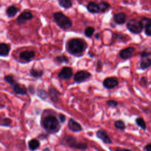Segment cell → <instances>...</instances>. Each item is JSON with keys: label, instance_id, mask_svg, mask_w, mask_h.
Wrapping results in <instances>:
<instances>
[{"label": "cell", "instance_id": "ba28073f", "mask_svg": "<svg viewBox=\"0 0 151 151\" xmlns=\"http://www.w3.org/2000/svg\"><path fill=\"white\" fill-rule=\"evenodd\" d=\"M119 84V81L116 78L111 77L106 78L103 82V86L106 89H114Z\"/></svg>", "mask_w": 151, "mask_h": 151}, {"label": "cell", "instance_id": "5b68a950", "mask_svg": "<svg viewBox=\"0 0 151 151\" xmlns=\"http://www.w3.org/2000/svg\"><path fill=\"white\" fill-rule=\"evenodd\" d=\"M127 28L131 33L135 34H137L142 31L144 27L141 20L139 21L137 19L133 18L129 20L128 21L127 24Z\"/></svg>", "mask_w": 151, "mask_h": 151}, {"label": "cell", "instance_id": "2e32d148", "mask_svg": "<svg viewBox=\"0 0 151 151\" xmlns=\"http://www.w3.org/2000/svg\"><path fill=\"white\" fill-rule=\"evenodd\" d=\"M86 8L87 10L92 14H99L100 12H101L99 4L94 1H90L88 3Z\"/></svg>", "mask_w": 151, "mask_h": 151}, {"label": "cell", "instance_id": "cb8c5ba5", "mask_svg": "<svg viewBox=\"0 0 151 151\" xmlns=\"http://www.w3.org/2000/svg\"><path fill=\"white\" fill-rule=\"evenodd\" d=\"M99 4L102 13H105L110 8V4L106 1H101Z\"/></svg>", "mask_w": 151, "mask_h": 151}, {"label": "cell", "instance_id": "603a6c76", "mask_svg": "<svg viewBox=\"0 0 151 151\" xmlns=\"http://www.w3.org/2000/svg\"><path fill=\"white\" fill-rule=\"evenodd\" d=\"M30 74L32 77L35 78H41L43 74L44 71L43 70H36L33 68H32L30 70Z\"/></svg>", "mask_w": 151, "mask_h": 151}, {"label": "cell", "instance_id": "836d02e7", "mask_svg": "<svg viewBox=\"0 0 151 151\" xmlns=\"http://www.w3.org/2000/svg\"><path fill=\"white\" fill-rule=\"evenodd\" d=\"M144 27H145V26H146L147 24H149L151 22V18H147V17H144L141 19V20Z\"/></svg>", "mask_w": 151, "mask_h": 151}, {"label": "cell", "instance_id": "f1b7e54d", "mask_svg": "<svg viewBox=\"0 0 151 151\" xmlns=\"http://www.w3.org/2000/svg\"><path fill=\"white\" fill-rule=\"evenodd\" d=\"M12 123V120L8 118H4L1 120V126L4 127H9Z\"/></svg>", "mask_w": 151, "mask_h": 151}, {"label": "cell", "instance_id": "5bb4252c", "mask_svg": "<svg viewBox=\"0 0 151 151\" xmlns=\"http://www.w3.org/2000/svg\"><path fill=\"white\" fill-rule=\"evenodd\" d=\"M113 18L116 24L118 25H122L127 21V16L124 12H120L113 15Z\"/></svg>", "mask_w": 151, "mask_h": 151}, {"label": "cell", "instance_id": "484cf974", "mask_svg": "<svg viewBox=\"0 0 151 151\" xmlns=\"http://www.w3.org/2000/svg\"><path fill=\"white\" fill-rule=\"evenodd\" d=\"M4 80L6 83H7L8 84L11 86H14L17 83L13 76H12L11 74L5 76Z\"/></svg>", "mask_w": 151, "mask_h": 151}, {"label": "cell", "instance_id": "e0dca14e", "mask_svg": "<svg viewBox=\"0 0 151 151\" xmlns=\"http://www.w3.org/2000/svg\"><path fill=\"white\" fill-rule=\"evenodd\" d=\"M35 56V53L34 51H24L20 53L19 58L24 61H30Z\"/></svg>", "mask_w": 151, "mask_h": 151}, {"label": "cell", "instance_id": "83f0119b", "mask_svg": "<svg viewBox=\"0 0 151 151\" xmlns=\"http://www.w3.org/2000/svg\"><path fill=\"white\" fill-rule=\"evenodd\" d=\"M37 96L42 100L47 99V97H48V94H47V92L43 89L37 90Z\"/></svg>", "mask_w": 151, "mask_h": 151}, {"label": "cell", "instance_id": "30bf717a", "mask_svg": "<svg viewBox=\"0 0 151 151\" xmlns=\"http://www.w3.org/2000/svg\"><path fill=\"white\" fill-rule=\"evenodd\" d=\"M96 135L97 137V138H99V139L102 141L103 143L106 144H112V141L111 139L109 136V135H107V132L105 130L102 129L98 130L96 133Z\"/></svg>", "mask_w": 151, "mask_h": 151}, {"label": "cell", "instance_id": "44dd1931", "mask_svg": "<svg viewBox=\"0 0 151 151\" xmlns=\"http://www.w3.org/2000/svg\"><path fill=\"white\" fill-rule=\"evenodd\" d=\"M58 5L64 9H69L73 7L71 0H58Z\"/></svg>", "mask_w": 151, "mask_h": 151}, {"label": "cell", "instance_id": "74e56055", "mask_svg": "<svg viewBox=\"0 0 151 151\" xmlns=\"http://www.w3.org/2000/svg\"><path fill=\"white\" fill-rule=\"evenodd\" d=\"M115 39H118V40H123L125 37H124L123 35L120 34V33H116L115 34Z\"/></svg>", "mask_w": 151, "mask_h": 151}, {"label": "cell", "instance_id": "ab89813d", "mask_svg": "<svg viewBox=\"0 0 151 151\" xmlns=\"http://www.w3.org/2000/svg\"><path fill=\"white\" fill-rule=\"evenodd\" d=\"M144 150H147V151H151V144L146 145L144 147Z\"/></svg>", "mask_w": 151, "mask_h": 151}, {"label": "cell", "instance_id": "4316f807", "mask_svg": "<svg viewBox=\"0 0 151 151\" xmlns=\"http://www.w3.org/2000/svg\"><path fill=\"white\" fill-rule=\"evenodd\" d=\"M95 31V29L93 27H87L85 29L84 34L85 36L87 38H90L93 36L94 33Z\"/></svg>", "mask_w": 151, "mask_h": 151}, {"label": "cell", "instance_id": "277c9868", "mask_svg": "<svg viewBox=\"0 0 151 151\" xmlns=\"http://www.w3.org/2000/svg\"><path fill=\"white\" fill-rule=\"evenodd\" d=\"M62 144L69 148L79 150H86L88 148L86 144L78 141L74 137L70 135H67L63 137Z\"/></svg>", "mask_w": 151, "mask_h": 151}, {"label": "cell", "instance_id": "d4e9b609", "mask_svg": "<svg viewBox=\"0 0 151 151\" xmlns=\"http://www.w3.org/2000/svg\"><path fill=\"white\" fill-rule=\"evenodd\" d=\"M136 124L139 127L145 131L146 129V124L144 119L141 117H138L135 119Z\"/></svg>", "mask_w": 151, "mask_h": 151}, {"label": "cell", "instance_id": "b9f144b4", "mask_svg": "<svg viewBox=\"0 0 151 151\" xmlns=\"http://www.w3.org/2000/svg\"><path fill=\"white\" fill-rule=\"evenodd\" d=\"M43 150H50V149L46 148H44V149H43Z\"/></svg>", "mask_w": 151, "mask_h": 151}, {"label": "cell", "instance_id": "d6a6232c", "mask_svg": "<svg viewBox=\"0 0 151 151\" xmlns=\"http://www.w3.org/2000/svg\"><path fill=\"white\" fill-rule=\"evenodd\" d=\"M145 33L148 36H151V22L147 24L144 27Z\"/></svg>", "mask_w": 151, "mask_h": 151}, {"label": "cell", "instance_id": "3957f363", "mask_svg": "<svg viewBox=\"0 0 151 151\" xmlns=\"http://www.w3.org/2000/svg\"><path fill=\"white\" fill-rule=\"evenodd\" d=\"M41 126L43 128L48 132H56L59 128V122L54 116L49 115L41 120Z\"/></svg>", "mask_w": 151, "mask_h": 151}, {"label": "cell", "instance_id": "f35d334b", "mask_svg": "<svg viewBox=\"0 0 151 151\" xmlns=\"http://www.w3.org/2000/svg\"><path fill=\"white\" fill-rule=\"evenodd\" d=\"M29 91L31 95H34L35 93V89L33 85H30L29 87Z\"/></svg>", "mask_w": 151, "mask_h": 151}, {"label": "cell", "instance_id": "e575fe53", "mask_svg": "<svg viewBox=\"0 0 151 151\" xmlns=\"http://www.w3.org/2000/svg\"><path fill=\"white\" fill-rule=\"evenodd\" d=\"M150 55H151V53H150V52H147V51H146V50H145V51L142 52L140 53V56H141V57L142 58H146V57H149Z\"/></svg>", "mask_w": 151, "mask_h": 151}, {"label": "cell", "instance_id": "8d00e7d4", "mask_svg": "<svg viewBox=\"0 0 151 151\" xmlns=\"http://www.w3.org/2000/svg\"><path fill=\"white\" fill-rule=\"evenodd\" d=\"M139 83H140V84H141L142 86H146V85L147 84L148 81H147V79H146V78L142 77V78L141 79Z\"/></svg>", "mask_w": 151, "mask_h": 151}, {"label": "cell", "instance_id": "d590c367", "mask_svg": "<svg viewBox=\"0 0 151 151\" xmlns=\"http://www.w3.org/2000/svg\"><path fill=\"white\" fill-rule=\"evenodd\" d=\"M58 118L60 123H64L66 121V116L63 114H62V113H60L58 115Z\"/></svg>", "mask_w": 151, "mask_h": 151}, {"label": "cell", "instance_id": "ac0fdd59", "mask_svg": "<svg viewBox=\"0 0 151 151\" xmlns=\"http://www.w3.org/2000/svg\"><path fill=\"white\" fill-rule=\"evenodd\" d=\"M19 11L18 8H17L15 5H10L7 7L5 11V13L7 17L10 18L14 17Z\"/></svg>", "mask_w": 151, "mask_h": 151}, {"label": "cell", "instance_id": "60d3db41", "mask_svg": "<svg viewBox=\"0 0 151 151\" xmlns=\"http://www.w3.org/2000/svg\"><path fill=\"white\" fill-rule=\"evenodd\" d=\"M99 37H100V34L99 33H97L95 34V38L96 39H99Z\"/></svg>", "mask_w": 151, "mask_h": 151}, {"label": "cell", "instance_id": "9a60e30c", "mask_svg": "<svg viewBox=\"0 0 151 151\" xmlns=\"http://www.w3.org/2000/svg\"><path fill=\"white\" fill-rule=\"evenodd\" d=\"M14 92L17 95H25L27 93V89L24 84L16 83L12 87Z\"/></svg>", "mask_w": 151, "mask_h": 151}, {"label": "cell", "instance_id": "ffe728a7", "mask_svg": "<svg viewBox=\"0 0 151 151\" xmlns=\"http://www.w3.org/2000/svg\"><path fill=\"white\" fill-rule=\"evenodd\" d=\"M140 69L142 70H146L151 66V58L149 57H146L142 58L140 62Z\"/></svg>", "mask_w": 151, "mask_h": 151}, {"label": "cell", "instance_id": "9c48e42d", "mask_svg": "<svg viewBox=\"0 0 151 151\" xmlns=\"http://www.w3.org/2000/svg\"><path fill=\"white\" fill-rule=\"evenodd\" d=\"M73 74V69L69 67H65L63 68L58 74V77L61 80H66L70 79Z\"/></svg>", "mask_w": 151, "mask_h": 151}, {"label": "cell", "instance_id": "8fae6325", "mask_svg": "<svg viewBox=\"0 0 151 151\" xmlns=\"http://www.w3.org/2000/svg\"><path fill=\"white\" fill-rule=\"evenodd\" d=\"M135 51V48L133 47H129L122 49L119 52V57L123 60H127L131 57Z\"/></svg>", "mask_w": 151, "mask_h": 151}, {"label": "cell", "instance_id": "8992f818", "mask_svg": "<svg viewBox=\"0 0 151 151\" xmlns=\"http://www.w3.org/2000/svg\"><path fill=\"white\" fill-rule=\"evenodd\" d=\"M92 76V74L86 70L78 71L74 76V80L77 83H83L89 79Z\"/></svg>", "mask_w": 151, "mask_h": 151}, {"label": "cell", "instance_id": "d6986e66", "mask_svg": "<svg viewBox=\"0 0 151 151\" xmlns=\"http://www.w3.org/2000/svg\"><path fill=\"white\" fill-rule=\"evenodd\" d=\"M10 46L7 44L1 43L0 44V56L1 57H7L10 53Z\"/></svg>", "mask_w": 151, "mask_h": 151}, {"label": "cell", "instance_id": "1f68e13d", "mask_svg": "<svg viewBox=\"0 0 151 151\" xmlns=\"http://www.w3.org/2000/svg\"><path fill=\"white\" fill-rule=\"evenodd\" d=\"M106 103L109 107H116L119 105L118 102L114 100H109L107 101Z\"/></svg>", "mask_w": 151, "mask_h": 151}, {"label": "cell", "instance_id": "7402d4cb", "mask_svg": "<svg viewBox=\"0 0 151 151\" xmlns=\"http://www.w3.org/2000/svg\"><path fill=\"white\" fill-rule=\"evenodd\" d=\"M28 145H29V148L30 150H36L37 149H38L40 147V143L38 140H37L35 139H33L30 140L29 142Z\"/></svg>", "mask_w": 151, "mask_h": 151}, {"label": "cell", "instance_id": "7c38bea8", "mask_svg": "<svg viewBox=\"0 0 151 151\" xmlns=\"http://www.w3.org/2000/svg\"><path fill=\"white\" fill-rule=\"evenodd\" d=\"M67 125L69 129L74 132H80L82 131V126L72 118L69 119Z\"/></svg>", "mask_w": 151, "mask_h": 151}, {"label": "cell", "instance_id": "7bdbcfd3", "mask_svg": "<svg viewBox=\"0 0 151 151\" xmlns=\"http://www.w3.org/2000/svg\"><path fill=\"white\" fill-rule=\"evenodd\" d=\"M77 1H79V0H77Z\"/></svg>", "mask_w": 151, "mask_h": 151}, {"label": "cell", "instance_id": "52a82bcc", "mask_svg": "<svg viewBox=\"0 0 151 151\" xmlns=\"http://www.w3.org/2000/svg\"><path fill=\"white\" fill-rule=\"evenodd\" d=\"M34 16L31 11H25L22 12L17 17L16 21L18 25L21 26L26 23L27 21H30L33 18Z\"/></svg>", "mask_w": 151, "mask_h": 151}, {"label": "cell", "instance_id": "7a4b0ae2", "mask_svg": "<svg viewBox=\"0 0 151 151\" xmlns=\"http://www.w3.org/2000/svg\"><path fill=\"white\" fill-rule=\"evenodd\" d=\"M53 18L57 26L63 30H69L73 26L72 21L61 11L54 12Z\"/></svg>", "mask_w": 151, "mask_h": 151}, {"label": "cell", "instance_id": "4fadbf2b", "mask_svg": "<svg viewBox=\"0 0 151 151\" xmlns=\"http://www.w3.org/2000/svg\"><path fill=\"white\" fill-rule=\"evenodd\" d=\"M48 96L53 102H58L61 96V93L53 87H50L48 89Z\"/></svg>", "mask_w": 151, "mask_h": 151}, {"label": "cell", "instance_id": "4dcf8cb0", "mask_svg": "<svg viewBox=\"0 0 151 151\" xmlns=\"http://www.w3.org/2000/svg\"><path fill=\"white\" fill-rule=\"evenodd\" d=\"M115 128H116L118 129H120V130H124L126 128V125L124 123L123 121L121 120H116L115 122Z\"/></svg>", "mask_w": 151, "mask_h": 151}, {"label": "cell", "instance_id": "6da1fadb", "mask_svg": "<svg viewBox=\"0 0 151 151\" xmlns=\"http://www.w3.org/2000/svg\"><path fill=\"white\" fill-rule=\"evenodd\" d=\"M87 47V44L86 41L78 38L70 39L67 43V50L70 54L74 56L82 54Z\"/></svg>", "mask_w": 151, "mask_h": 151}, {"label": "cell", "instance_id": "f546056e", "mask_svg": "<svg viewBox=\"0 0 151 151\" xmlns=\"http://www.w3.org/2000/svg\"><path fill=\"white\" fill-rule=\"evenodd\" d=\"M56 60L57 63H68L69 60V58L65 56H57L56 57Z\"/></svg>", "mask_w": 151, "mask_h": 151}]
</instances>
